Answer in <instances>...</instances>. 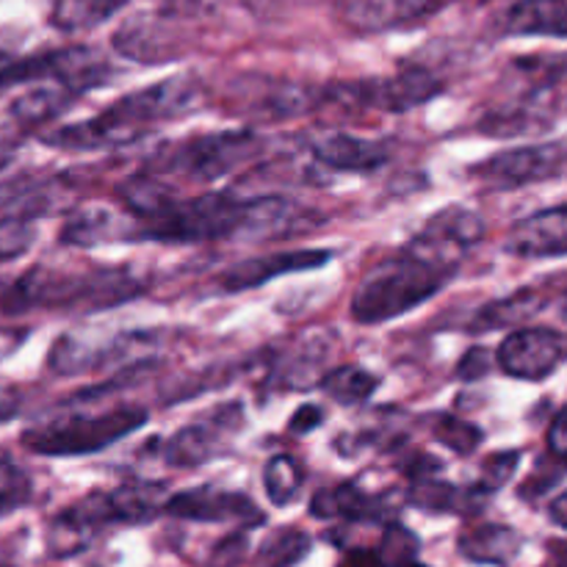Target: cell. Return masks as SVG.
Wrapping results in <instances>:
<instances>
[{
  "label": "cell",
  "mask_w": 567,
  "mask_h": 567,
  "mask_svg": "<svg viewBox=\"0 0 567 567\" xmlns=\"http://www.w3.org/2000/svg\"><path fill=\"white\" fill-rule=\"evenodd\" d=\"M28 498H31V480L25 476V471L0 460V518L25 507Z\"/></svg>",
  "instance_id": "cell-35"
},
{
  "label": "cell",
  "mask_w": 567,
  "mask_h": 567,
  "mask_svg": "<svg viewBox=\"0 0 567 567\" xmlns=\"http://www.w3.org/2000/svg\"><path fill=\"white\" fill-rule=\"evenodd\" d=\"M127 0H53L50 6V25L61 33L92 31L114 14H120Z\"/></svg>",
  "instance_id": "cell-27"
},
{
  "label": "cell",
  "mask_w": 567,
  "mask_h": 567,
  "mask_svg": "<svg viewBox=\"0 0 567 567\" xmlns=\"http://www.w3.org/2000/svg\"><path fill=\"white\" fill-rule=\"evenodd\" d=\"M144 291V282L125 266L89 271H55L31 269L14 282L3 299V308L11 313L33 308H83L103 310L136 299Z\"/></svg>",
  "instance_id": "cell-3"
},
{
  "label": "cell",
  "mask_w": 567,
  "mask_h": 567,
  "mask_svg": "<svg viewBox=\"0 0 567 567\" xmlns=\"http://www.w3.org/2000/svg\"><path fill=\"white\" fill-rule=\"evenodd\" d=\"M563 313L567 316V299H565V308H563Z\"/></svg>",
  "instance_id": "cell-47"
},
{
  "label": "cell",
  "mask_w": 567,
  "mask_h": 567,
  "mask_svg": "<svg viewBox=\"0 0 567 567\" xmlns=\"http://www.w3.org/2000/svg\"><path fill=\"white\" fill-rule=\"evenodd\" d=\"M166 487L161 482H127V485L116 487L114 493L105 496L109 504V518L114 524H131L142 526L166 513Z\"/></svg>",
  "instance_id": "cell-21"
},
{
  "label": "cell",
  "mask_w": 567,
  "mask_h": 567,
  "mask_svg": "<svg viewBox=\"0 0 567 567\" xmlns=\"http://www.w3.org/2000/svg\"><path fill=\"white\" fill-rule=\"evenodd\" d=\"M319 424H321V410L316 408V404H305V408H299L297 413H293L291 432H297V435H308V432H313Z\"/></svg>",
  "instance_id": "cell-41"
},
{
  "label": "cell",
  "mask_w": 567,
  "mask_h": 567,
  "mask_svg": "<svg viewBox=\"0 0 567 567\" xmlns=\"http://www.w3.org/2000/svg\"><path fill=\"white\" fill-rule=\"evenodd\" d=\"M14 61L17 59H11L9 53H3V50H0V89H6V78H9V70Z\"/></svg>",
  "instance_id": "cell-44"
},
{
  "label": "cell",
  "mask_w": 567,
  "mask_h": 567,
  "mask_svg": "<svg viewBox=\"0 0 567 567\" xmlns=\"http://www.w3.org/2000/svg\"><path fill=\"white\" fill-rule=\"evenodd\" d=\"M166 513L183 520H199V524H238L255 526L264 520L260 509L241 493L216 491V487L203 485L197 491H183L169 496Z\"/></svg>",
  "instance_id": "cell-11"
},
{
  "label": "cell",
  "mask_w": 567,
  "mask_h": 567,
  "mask_svg": "<svg viewBox=\"0 0 567 567\" xmlns=\"http://www.w3.org/2000/svg\"><path fill=\"white\" fill-rule=\"evenodd\" d=\"M111 75L109 61L92 48H66L48 53V81L61 83L70 94L89 92Z\"/></svg>",
  "instance_id": "cell-20"
},
{
  "label": "cell",
  "mask_w": 567,
  "mask_h": 567,
  "mask_svg": "<svg viewBox=\"0 0 567 567\" xmlns=\"http://www.w3.org/2000/svg\"><path fill=\"white\" fill-rule=\"evenodd\" d=\"M457 548L468 563L504 567L518 557L520 548H524V537L513 526L482 524L463 532L457 540Z\"/></svg>",
  "instance_id": "cell-22"
},
{
  "label": "cell",
  "mask_w": 567,
  "mask_h": 567,
  "mask_svg": "<svg viewBox=\"0 0 567 567\" xmlns=\"http://www.w3.org/2000/svg\"><path fill=\"white\" fill-rule=\"evenodd\" d=\"M487 369H491L487 349H471L463 358V363L457 365V374L463 377V380H480V377H485Z\"/></svg>",
  "instance_id": "cell-39"
},
{
  "label": "cell",
  "mask_w": 567,
  "mask_h": 567,
  "mask_svg": "<svg viewBox=\"0 0 567 567\" xmlns=\"http://www.w3.org/2000/svg\"><path fill=\"white\" fill-rule=\"evenodd\" d=\"M244 199L227 192L199 197H172L158 214L136 221V238L164 244H199L236 238L241 227Z\"/></svg>",
  "instance_id": "cell-4"
},
{
  "label": "cell",
  "mask_w": 567,
  "mask_h": 567,
  "mask_svg": "<svg viewBox=\"0 0 567 567\" xmlns=\"http://www.w3.org/2000/svg\"><path fill=\"white\" fill-rule=\"evenodd\" d=\"M382 507L374 496L360 491L358 485H338L332 491H319L310 502V515L319 520L347 518V520H374Z\"/></svg>",
  "instance_id": "cell-26"
},
{
  "label": "cell",
  "mask_w": 567,
  "mask_h": 567,
  "mask_svg": "<svg viewBox=\"0 0 567 567\" xmlns=\"http://www.w3.org/2000/svg\"><path fill=\"white\" fill-rule=\"evenodd\" d=\"M319 385L324 388L327 396H332L336 402L360 404L380 388V380H377L371 371L360 369V365H341V369L327 371L319 380Z\"/></svg>",
  "instance_id": "cell-30"
},
{
  "label": "cell",
  "mask_w": 567,
  "mask_h": 567,
  "mask_svg": "<svg viewBox=\"0 0 567 567\" xmlns=\"http://www.w3.org/2000/svg\"><path fill=\"white\" fill-rule=\"evenodd\" d=\"M548 449H551L557 457L567 460V404L557 413V419L548 426Z\"/></svg>",
  "instance_id": "cell-40"
},
{
  "label": "cell",
  "mask_w": 567,
  "mask_h": 567,
  "mask_svg": "<svg viewBox=\"0 0 567 567\" xmlns=\"http://www.w3.org/2000/svg\"><path fill=\"white\" fill-rule=\"evenodd\" d=\"M153 343L155 336H150V332H125V336H116L111 341H92V338L70 332L53 343L48 363L55 374L75 377L83 371H97L105 365L122 363V360L131 363L136 354L150 352Z\"/></svg>",
  "instance_id": "cell-9"
},
{
  "label": "cell",
  "mask_w": 567,
  "mask_h": 567,
  "mask_svg": "<svg viewBox=\"0 0 567 567\" xmlns=\"http://www.w3.org/2000/svg\"><path fill=\"white\" fill-rule=\"evenodd\" d=\"M33 241V219L0 214V260L28 252Z\"/></svg>",
  "instance_id": "cell-36"
},
{
  "label": "cell",
  "mask_w": 567,
  "mask_h": 567,
  "mask_svg": "<svg viewBox=\"0 0 567 567\" xmlns=\"http://www.w3.org/2000/svg\"><path fill=\"white\" fill-rule=\"evenodd\" d=\"M238 426H241V408L238 404H227V408H221L210 419L183 426L166 443V463L177 465V468H197V465H205L219 452L221 441L233 430H238Z\"/></svg>",
  "instance_id": "cell-14"
},
{
  "label": "cell",
  "mask_w": 567,
  "mask_h": 567,
  "mask_svg": "<svg viewBox=\"0 0 567 567\" xmlns=\"http://www.w3.org/2000/svg\"><path fill=\"white\" fill-rule=\"evenodd\" d=\"M518 463H520L518 452L491 454V457L485 460V465H482L480 482H476V487H482L485 493L502 491V487L507 485V482L515 476V471H518Z\"/></svg>",
  "instance_id": "cell-37"
},
{
  "label": "cell",
  "mask_w": 567,
  "mask_h": 567,
  "mask_svg": "<svg viewBox=\"0 0 567 567\" xmlns=\"http://www.w3.org/2000/svg\"><path fill=\"white\" fill-rule=\"evenodd\" d=\"M507 252L515 258L543 260L567 255V203L537 210L509 230Z\"/></svg>",
  "instance_id": "cell-16"
},
{
  "label": "cell",
  "mask_w": 567,
  "mask_h": 567,
  "mask_svg": "<svg viewBox=\"0 0 567 567\" xmlns=\"http://www.w3.org/2000/svg\"><path fill=\"white\" fill-rule=\"evenodd\" d=\"M332 260L330 249H291V252H271L260 258L241 260L219 275V288L227 293L252 291V288L266 286L275 277L293 275V271L321 269Z\"/></svg>",
  "instance_id": "cell-13"
},
{
  "label": "cell",
  "mask_w": 567,
  "mask_h": 567,
  "mask_svg": "<svg viewBox=\"0 0 567 567\" xmlns=\"http://www.w3.org/2000/svg\"><path fill=\"white\" fill-rule=\"evenodd\" d=\"M310 153L319 164L336 172H371L391 158L382 142L352 136V133H324L310 144Z\"/></svg>",
  "instance_id": "cell-18"
},
{
  "label": "cell",
  "mask_w": 567,
  "mask_h": 567,
  "mask_svg": "<svg viewBox=\"0 0 567 567\" xmlns=\"http://www.w3.org/2000/svg\"><path fill=\"white\" fill-rule=\"evenodd\" d=\"M504 374L515 380H548L567 360V336L551 327H520L502 341L496 354Z\"/></svg>",
  "instance_id": "cell-8"
},
{
  "label": "cell",
  "mask_w": 567,
  "mask_h": 567,
  "mask_svg": "<svg viewBox=\"0 0 567 567\" xmlns=\"http://www.w3.org/2000/svg\"><path fill=\"white\" fill-rule=\"evenodd\" d=\"M543 293L524 288V291L513 293L507 299H498V302L487 305L476 313V319L471 321V330L474 332H493L502 330V327H518L520 321H526L529 316L540 313L543 310Z\"/></svg>",
  "instance_id": "cell-28"
},
{
  "label": "cell",
  "mask_w": 567,
  "mask_h": 567,
  "mask_svg": "<svg viewBox=\"0 0 567 567\" xmlns=\"http://www.w3.org/2000/svg\"><path fill=\"white\" fill-rule=\"evenodd\" d=\"M264 150V138L255 131H221L188 138L155 155L150 175L181 177V181L210 183L230 175Z\"/></svg>",
  "instance_id": "cell-6"
},
{
  "label": "cell",
  "mask_w": 567,
  "mask_h": 567,
  "mask_svg": "<svg viewBox=\"0 0 567 567\" xmlns=\"http://www.w3.org/2000/svg\"><path fill=\"white\" fill-rule=\"evenodd\" d=\"M144 421H147L144 408H114L97 415L70 413L31 426L22 435V443L44 457H81L114 446L125 435L142 430Z\"/></svg>",
  "instance_id": "cell-5"
},
{
  "label": "cell",
  "mask_w": 567,
  "mask_h": 567,
  "mask_svg": "<svg viewBox=\"0 0 567 567\" xmlns=\"http://www.w3.org/2000/svg\"><path fill=\"white\" fill-rule=\"evenodd\" d=\"M567 164L563 144H532V147L504 150L474 166V175L496 188H520L557 177Z\"/></svg>",
  "instance_id": "cell-10"
},
{
  "label": "cell",
  "mask_w": 567,
  "mask_h": 567,
  "mask_svg": "<svg viewBox=\"0 0 567 567\" xmlns=\"http://www.w3.org/2000/svg\"><path fill=\"white\" fill-rule=\"evenodd\" d=\"M435 437L443 443V446L452 449L460 457H468L480 449L482 443V430L474 426L471 421L454 419V415H441L435 421Z\"/></svg>",
  "instance_id": "cell-33"
},
{
  "label": "cell",
  "mask_w": 567,
  "mask_h": 567,
  "mask_svg": "<svg viewBox=\"0 0 567 567\" xmlns=\"http://www.w3.org/2000/svg\"><path fill=\"white\" fill-rule=\"evenodd\" d=\"M321 221L319 214L302 208L293 199L280 194H266V197L244 199V214L238 236L244 241H269L277 236H293V233L310 230Z\"/></svg>",
  "instance_id": "cell-12"
},
{
  "label": "cell",
  "mask_w": 567,
  "mask_h": 567,
  "mask_svg": "<svg viewBox=\"0 0 567 567\" xmlns=\"http://www.w3.org/2000/svg\"><path fill=\"white\" fill-rule=\"evenodd\" d=\"M338 567H385L382 565L380 554L377 551H365V548H352V551L343 554V559L338 563Z\"/></svg>",
  "instance_id": "cell-42"
},
{
  "label": "cell",
  "mask_w": 567,
  "mask_h": 567,
  "mask_svg": "<svg viewBox=\"0 0 567 567\" xmlns=\"http://www.w3.org/2000/svg\"><path fill=\"white\" fill-rule=\"evenodd\" d=\"M504 31L513 37L567 39V0H518L504 14Z\"/></svg>",
  "instance_id": "cell-23"
},
{
  "label": "cell",
  "mask_w": 567,
  "mask_h": 567,
  "mask_svg": "<svg viewBox=\"0 0 567 567\" xmlns=\"http://www.w3.org/2000/svg\"><path fill=\"white\" fill-rule=\"evenodd\" d=\"M114 48L120 50L125 59L142 61V64H155V61H166L172 55H181L175 50L169 33L164 31L161 20H150V17H136V20L125 22L116 31Z\"/></svg>",
  "instance_id": "cell-25"
},
{
  "label": "cell",
  "mask_w": 567,
  "mask_h": 567,
  "mask_svg": "<svg viewBox=\"0 0 567 567\" xmlns=\"http://www.w3.org/2000/svg\"><path fill=\"white\" fill-rule=\"evenodd\" d=\"M404 567H426V565H421L419 559H415V563H410V565H404Z\"/></svg>",
  "instance_id": "cell-46"
},
{
  "label": "cell",
  "mask_w": 567,
  "mask_h": 567,
  "mask_svg": "<svg viewBox=\"0 0 567 567\" xmlns=\"http://www.w3.org/2000/svg\"><path fill=\"white\" fill-rule=\"evenodd\" d=\"M380 559L385 567H404L419 559V537L402 524L388 526L380 543Z\"/></svg>",
  "instance_id": "cell-34"
},
{
  "label": "cell",
  "mask_w": 567,
  "mask_h": 567,
  "mask_svg": "<svg viewBox=\"0 0 567 567\" xmlns=\"http://www.w3.org/2000/svg\"><path fill=\"white\" fill-rule=\"evenodd\" d=\"M548 513H551L554 524L563 526V529H567V491L559 493V496L554 498L551 509H548Z\"/></svg>",
  "instance_id": "cell-43"
},
{
  "label": "cell",
  "mask_w": 567,
  "mask_h": 567,
  "mask_svg": "<svg viewBox=\"0 0 567 567\" xmlns=\"http://www.w3.org/2000/svg\"><path fill=\"white\" fill-rule=\"evenodd\" d=\"M197 97L199 89L188 75L166 78L153 86L125 94L89 120L59 127L44 136V142L61 150H75V153L78 150L89 153V150L125 147L142 138L150 127L188 114Z\"/></svg>",
  "instance_id": "cell-1"
},
{
  "label": "cell",
  "mask_w": 567,
  "mask_h": 567,
  "mask_svg": "<svg viewBox=\"0 0 567 567\" xmlns=\"http://www.w3.org/2000/svg\"><path fill=\"white\" fill-rule=\"evenodd\" d=\"M441 92V78L435 72L424 70V66H408V70L396 72V75L371 78V81L360 83H343V86L332 89V94L347 100V103L352 100V103L365 105V109L391 111V114L419 109V105L430 103Z\"/></svg>",
  "instance_id": "cell-7"
},
{
  "label": "cell",
  "mask_w": 567,
  "mask_h": 567,
  "mask_svg": "<svg viewBox=\"0 0 567 567\" xmlns=\"http://www.w3.org/2000/svg\"><path fill=\"white\" fill-rule=\"evenodd\" d=\"M482 236H485V221L480 219V214L452 205V208H443L435 216H430V221L413 238V244H419L426 252L460 264L463 255L482 241Z\"/></svg>",
  "instance_id": "cell-15"
},
{
  "label": "cell",
  "mask_w": 567,
  "mask_h": 567,
  "mask_svg": "<svg viewBox=\"0 0 567 567\" xmlns=\"http://www.w3.org/2000/svg\"><path fill=\"white\" fill-rule=\"evenodd\" d=\"M308 551L310 537L299 529H286L260 548L258 563L264 567H293L308 557Z\"/></svg>",
  "instance_id": "cell-32"
},
{
  "label": "cell",
  "mask_w": 567,
  "mask_h": 567,
  "mask_svg": "<svg viewBox=\"0 0 567 567\" xmlns=\"http://www.w3.org/2000/svg\"><path fill=\"white\" fill-rule=\"evenodd\" d=\"M491 493L482 487H457L437 480H419L410 487V502L419 509L430 513H452V515H476L485 509Z\"/></svg>",
  "instance_id": "cell-24"
},
{
  "label": "cell",
  "mask_w": 567,
  "mask_h": 567,
  "mask_svg": "<svg viewBox=\"0 0 567 567\" xmlns=\"http://www.w3.org/2000/svg\"><path fill=\"white\" fill-rule=\"evenodd\" d=\"M247 535H230L225 537L221 543H216L214 554H210V567H236L238 563L244 559V554H247Z\"/></svg>",
  "instance_id": "cell-38"
},
{
  "label": "cell",
  "mask_w": 567,
  "mask_h": 567,
  "mask_svg": "<svg viewBox=\"0 0 567 567\" xmlns=\"http://www.w3.org/2000/svg\"><path fill=\"white\" fill-rule=\"evenodd\" d=\"M9 161H11V144L0 138V169H3V166L9 164Z\"/></svg>",
  "instance_id": "cell-45"
},
{
  "label": "cell",
  "mask_w": 567,
  "mask_h": 567,
  "mask_svg": "<svg viewBox=\"0 0 567 567\" xmlns=\"http://www.w3.org/2000/svg\"><path fill=\"white\" fill-rule=\"evenodd\" d=\"M72 97H75V94L66 92V89L55 81L53 86H31L11 103V116L25 127L42 125V122L53 120L59 111H64V105L70 103Z\"/></svg>",
  "instance_id": "cell-29"
},
{
  "label": "cell",
  "mask_w": 567,
  "mask_h": 567,
  "mask_svg": "<svg viewBox=\"0 0 567 567\" xmlns=\"http://www.w3.org/2000/svg\"><path fill=\"white\" fill-rule=\"evenodd\" d=\"M302 468L293 457L288 454H277L266 463L264 468V485H266V496L275 507H286L297 498L299 487H302Z\"/></svg>",
  "instance_id": "cell-31"
},
{
  "label": "cell",
  "mask_w": 567,
  "mask_h": 567,
  "mask_svg": "<svg viewBox=\"0 0 567 567\" xmlns=\"http://www.w3.org/2000/svg\"><path fill=\"white\" fill-rule=\"evenodd\" d=\"M0 567H11V565H6V563H0Z\"/></svg>",
  "instance_id": "cell-48"
},
{
  "label": "cell",
  "mask_w": 567,
  "mask_h": 567,
  "mask_svg": "<svg viewBox=\"0 0 567 567\" xmlns=\"http://www.w3.org/2000/svg\"><path fill=\"white\" fill-rule=\"evenodd\" d=\"M127 236H133L127 219L116 216L105 205H83L64 221L59 241L66 244V247H100V244L120 241V238Z\"/></svg>",
  "instance_id": "cell-19"
},
{
  "label": "cell",
  "mask_w": 567,
  "mask_h": 567,
  "mask_svg": "<svg viewBox=\"0 0 567 567\" xmlns=\"http://www.w3.org/2000/svg\"><path fill=\"white\" fill-rule=\"evenodd\" d=\"M103 524H111L109 504H105L103 493H92L83 502L72 504L70 509L55 515L48 529L50 554L61 559L75 557L83 548H89V543L94 540Z\"/></svg>",
  "instance_id": "cell-17"
},
{
  "label": "cell",
  "mask_w": 567,
  "mask_h": 567,
  "mask_svg": "<svg viewBox=\"0 0 567 567\" xmlns=\"http://www.w3.org/2000/svg\"><path fill=\"white\" fill-rule=\"evenodd\" d=\"M460 264L426 252L413 241L360 280L352 297V319L360 324H385L424 305L449 286Z\"/></svg>",
  "instance_id": "cell-2"
}]
</instances>
